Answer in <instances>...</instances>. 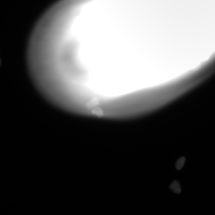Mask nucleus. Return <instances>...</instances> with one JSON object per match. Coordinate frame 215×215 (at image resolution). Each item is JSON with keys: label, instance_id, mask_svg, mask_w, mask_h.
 I'll use <instances>...</instances> for the list:
<instances>
[{"label": "nucleus", "instance_id": "f257e3e1", "mask_svg": "<svg viewBox=\"0 0 215 215\" xmlns=\"http://www.w3.org/2000/svg\"><path fill=\"white\" fill-rule=\"evenodd\" d=\"M170 188L174 192L179 194L181 192V190L179 182L176 181H173L170 186Z\"/></svg>", "mask_w": 215, "mask_h": 215}, {"label": "nucleus", "instance_id": "f03ea898", "mask_svg": "<svg viewBox=\"0 0 215 215\" xmlns=\"http://www.w3.org/2000/svg\"><path fill=\"white\" fill-rule=\"evenodd\" d=\"M185 161V158L184 157L179 158L176 164V168L178 170H181L183 167Z\"/></svg>", "mask_w": 215, "mask_h": 215}, {"label": "nucleus", "instance_id": "7ed1b4c3", "mask_svg": "<svg viewBox=\"0 0 215 215\" xmlns=\"http://www.w3.org/2000/svg\"><path fill=\"white\" fill-rule=\"evenodd\" d=\"M1 59H0V65H1Z\"/></svg>", "mask_w": 215, "mask_h": 215}]
</instances>
